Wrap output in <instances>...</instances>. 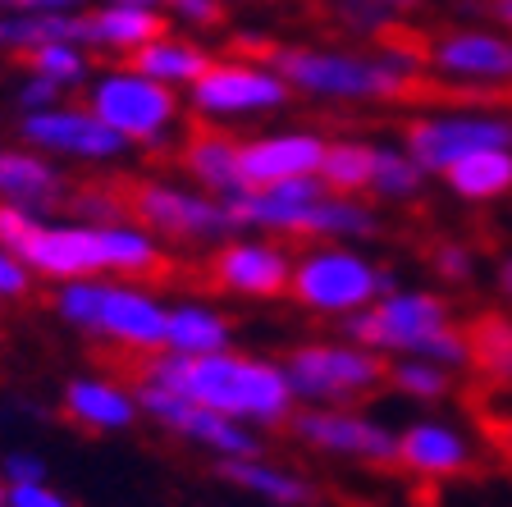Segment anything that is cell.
Here are the masks:
<instances>
[{
    "mask_svg": "<svg viewBox=\"0 0 512 507\" xmlns=\"http://www.w3.org/2000/svg\"><path fill=\"white\" fill-rule=\"evenodd\" d=\"M270 60L293 87V101L325 110L403 106L426 87V55L407 32L380 42H288L275 46Z\"/></svg>",
    "mask_w": 512,
    "mask_h": 507,
    "instance_id": "cell-1",
    "label": "cell"
},
{
    "mask_svg": "<svg viewBox=\"0 0 512 507\" xmlns=\"http://www.w3.org/2000/svg\"><path fill=\"white\" fill-rule=\"evenodd\" d=\"M142 380L170 384V389L188 393L192 402H202L211 412L229 416V421L247 425L256 434H275L288 425V416L298 412V398L288 389V375L279 357H261V352L224 348L211 357H174V352H156V357L138 361Z\"/></svg>",
    "mask_w": 512,
    "mask_h": 507,
    "instance_id": "cell-2",
    "label": "cell"
},
{
    "mask_svg": "<svg viewBox=\"0 0 512 507\" xmlns=\"http://www.w3.org/2000/svg\"><path fill=\"white\" fill-rule=\"evenodd\" d=\"M23 265L37 284H69V279L119 275V279H160L170 270V247L133 215L110 224H87L69 211L42 215L19 243Z\"/></svg>",
    "mask_w": 512,
    "mask_h": 507,
    "instance_id": "cell-3",
    "label": "cell"
},
{
    "mask_svg": "<svg viewBox=\"0 0 512 507\" xmlns=\"http://www.w3.org/2000/svg\"><path fill=\"white\" fill-rule=\"evenodd\" d=\"M51 311L69 334H78L92 348L115 352V357L142 361L165 352L170 297L156 288V279H69V284L51 288Z\"/></svg>",
    "mask_w": 512,
    "mask_h": 507,
    "instance_id": "cell-4",
    "label": "cell"
},
{
    "mask_svg": "<svg viewBox=\"0 0 512 507\" xmlns=\"http://www.w3.org/2000/svg\"><path fill=\"white\" fill-rule=\"evenodd\" d=\"M343 334L380 352L384 361L426 357L467 375V320L453 297L430 284H389L366 311L343 320Z\"/></svg>",
    "mask_w": 512,
    "mask_h": 507,
    "instance_id": "cell-5",
    "label": "cell"
},
{
    "mask_svg": "<svg viewBox=\"0 0 512 507\" xmlns=\"http://www.w3.org/2000/svg\"><path fill=\"white\" fill-rule=\"evenodd\" d=\"M83 101L115 128L119 138L142 156H170L192 128L183 92L156 83L128 60H101L92 83L83 87Z\"/></svg>",
    "mask_w": 512,
    "mask_h": 507,
    "instance_id": "cell-6",
    "label": "cell"
},
{
    "mask_svg": "<svg viewBox=\"0 0 512 507\" xmlns=\"http://www.w3.org/2000/svg\"><path fill=\"white\" fill-rule=\"evenodd\" d=\"M398 275L366 243H298L288 302L311 320L339 329L357 311H366Z\"/></svg>",
    "mask_w": 512,
    "mask_h": 507,
    "instance_id": "cell-7",
    "label": "cell"
},
{
    "mask_svg": "<svg viewBox=\"0 0 512 507\" xmlns=\"http://www.w3.org/2000/svg\"><path fill=\"white\" fill-rule=\"evenodd\" d=\"M183 101H188L192 124H211L234 133V128L266 124V119L284 115L293 106V87L284 83L270 51L261 55L238 51V55H211V64L183 92Z\"/></svg>",
    "mask_w": 512,
    "mask_h": 507,
    "instance_id": "cell-8",
    "label": "cell"
},
{
    "mask_svg": "<svg viewBox=\"0 0 512 507\" xmlns=\"http://www.w3.org/2000/svg\"><path fill=\"white\" fill-rule=\"evenodd\" d=\"M279 366H284L298 407H366L384 393L389 361L339 329V334L293 343L279 357Z\"/></svg>",
    "mask_w": 512,
    "mask_h": 507,
    "instance_id": "cell-9",
    "label": "cell"
},
{
    "mask_svg": "<svg viewBox=\"0 0 512 507\" xmlns=\"http://www.w3.org/2000/svg\"><path fill=\"white\" fill-rule=\"evenodd\" d=\"M426 83L448 96H494L512 92V32L499 23H448L421 42Z\"/></svg>",
    "mask_w": 512,
    "mask_h": 507,
    "instance_id": "cell-10",
    "label": "cell"
},
{
    "mask_svg": "<svg viewBox=\"0 0 512 507\" xmlns=\"http://www.w3.org/2000/svg\"><path fill=\"white\" fill-rule=\"evenodd\" d=\"M124 192L128 215L156 233L165 247H206L211 252L215 243H224L238 229L229 215V201L188 183L179 169L174 174H142Z\"/></svg>",
    "mask_w": 512,
    "mask_h": 507,
    "instance_id": "cell-11",
    "label": "cell"
},
{
    "mask_svg": "<svg viewBox=\"0 0 512 507\" xmlns=\"http://www.w3.org/2000/svg\"><path fill=\"white\" fill-rule=\"evenodd\" d=\"M398 142L421 160L430 179H439L448 165H458L471 151L508 147L512 110L499 106V101H476V96H458V101H444V106H421L416 115L403 119Z\"/></svg>",
    "mask_w": 512,
    "mask_h": 507,
    "instance_id": "cell-12",
    "label": "cell"
},
{
    "mask_svg": "<svg viewBox=\"0 0 512 507\" xmlns=\"http://www.w3.org/2000/svg\"><path fill=\"white\" fill-rule=\"evenodd\" d=\"M14 138L28 142L32 151L60 160L64 169H115L138 151L119 138L106 119L87 106L83 96H64L46 110H28V115H14Z\"/></svg>",
    "mask_w": 512,
    "mask_h": 507,
    "instance_id": "cell-13",
    "label": "cell"
},
{
    "mask_svg": "<svg viewBox=\"0 0 512 507\" xmlns=\"http://www.w3.org/2000/svg\"><path fill=\"white\" fill-rule=\"evenodd\" d=\"M293 252L298 247L270 233L234 229L224 243L206 252L202 275L220 297H234L247 307H266V302H284L288 279H293Z\"/></svg>",
    "mask_w": 512,
    "mask_h": 507,
    "instance_id": "cell-14",
    "label": "cell"
},
{
    "mask_svg": "<svg viewBox=\"0 0 512 507\" xmlns=\"http://www.w3.org/2000/svg\"><path fill=\"white\" fill-rule=\"evenodd\" d=\"M138 384V402H142V421H151L160 434H170L174 444L192 448V453H206L215 462H234V457L261 453V439L266 434L247 430V425L229 421V416L211 412L202 402H192L188 393L170 389V384L156 380H133Z\"/></svg>",
    "mask_w": 512,
    "mask_h": 507,
    "instance_id": "cell-15",
    "label": "cell"
},
{
    "mask_svg": "<svg viewBox=\"0 0 512 507\" xmlns=\"http://www.w3.org/2000/svg\"><path fill=\"white\" fill-rule=\"evenodd\" d=\"M288 439L311 457L348 466H394L398 430L362 407H298L288 416Z\"/></svg>",
    "mask_w": 512,
    "mask_h": 507,
    "instance_id": "cell-16",
    "label": "cell"
},
{
    "mask_svg": "<svg viewBox=\"0 0 512 507\" xmlns=\"http://www.w3.org/2000/svg\"><path fill=\"white\" fill-rule=\"evenodd\" d=\"M394 466L412 480H462L480 466V439L448 416H416L394 439Z\"/></svg>",
    "mask_w": 512,
    "mask_h": 507,
    "instance_id": "cell-17",
    "label": "cell"
},
{
    "mask_svg": "<svg viewBox=\"0 0 512 507\" xmlns=\"http://www.w3.org/2000/svg\"><path fill=\"white\" fill-rule=\"evenodd\" d=\"M325 192L320 179H284V183H256V188H238L229 201L238 229L270 233L284 243H307V224L316 215V201Z\"/></svg>",
    "mask_w": 512,
    "mask_h": 507,
    "instance_id": "cell-18",
    "label": "cell"
},
{
    "mask_svg": "<svg viewBox=\"0 0 512 507\" xmlns=\"http://www.w3.org/2000/svg\"><path fill=\"white\" fill-rule=\"evenodd\" d=\"M330 133L311 124H284V128H256L238 138V160H243V183H284V179H316L320 156H325Z\"/></svg>",
    "mask_w": 512,
    "mask_h": 507,
    "instance_id": "cell-19",
    "label": "cell"
},
{
    "mask_svg": "<svg viewBox=\"0 0 512 507\" xmlns=\"http://www.w3.org/2000/svg\"><path fill=\"white\" fill-rule=\"evenodd\" d=\"M60 412L87 434H128L142 421L138 384L119 375H96V370L69 375L60 389Z\"/></svg>",
    "mask_w": 512,
    "mask_h": 507,
    "instance_id": "cell-20",
    "label": "cell"
},
{
    "mask_svg": "<svg viewBox=\"0 0 512 507\" xmlns=\"http://www.w3.org/2000/svg\"><path fill=\"white\" fill-rule=\"evenodd\" d=\"M74 192V179L60 160L32 151L28 142H0V201L5 206H23L37 215L64 211V201Z\"/></svg>",
    "mask_w": 512,
    "mask_h": 507,
    "instance_id": "cell-21",
    "label": "cell"
},
{
    "mask_svg": "<svg viewBox=\"0 0 512 507\" xmlns=\"http://www.w3.org/2000/svg\"><path fill=\"white\" fill-rule=\"evenodd\" d=\"M165 28H170L165 10H138V5H87L78 14V42L96 60H133Z\"/></svg>",
    "mask_w": 512,
    "mask_h": 507,
    "instance_id": "cell-22",
    "label": "cell"
},
{
    "mask_svg": "<svg viewBox=\"0 0 512 507\" xmlns=\"http://www.w3.org/2000/svg\"><path fill=\"white\" fill-rule=\"evenodd\" d=\"M174 169L188 183L215 192V197H234L243 183V160H238V133L211 124H192L183 142L174 147Z\"/></svg>",
    "mask_w": 512,
    "mask_h": 507,
    "instance_id": "cell-23",
    "label": "cell"
},
{
    "mask_svg": "<svg viewBox=\"0 0 512 507\" xmlns=\"http://www.w3.org/2000/svg\"><path fill=\"white\" fill-rule=\"evenodd\" d=\"M238 325L234 316L206 297H170V311H165V352L174 357H211V352L238 348Z\"/></svg>",
    "mask_w": 512,
    "mask_h": 507,
    "instance_id": "cell-24",
    "label": "cell"
},
{
    "mask_svg": "<svg viewBox=\"0 0 512 507\" xmlns=\"http://www.w3.org/2000/svg\"><path fill=\"white\" fill-rule=\"evenodd\" d=\"M220 476L234 489H243V494L261 498L266 507H311L316 503V485L302 476L298 466L266 457V448H261V453H247V457H234V462H220Z\"/></svg>",
    "mask_w": 512,
    "mask_h": 507,
    "instance_id": "cell-25",
    "label": "cell"
},
{
    "mask_svg": "<svg viewBox=\"0 0 512 507\" xmlns=\"http://www.w3.org/2000/svg\"><path fill=\"white\" fill-rule=\"evenodd\" d=\"M444 192L462 206H499L512 201V142L508 147H485L462 156L458 165H448L439 174Z\"/></svg>",
    "mask_w": 512,
    "mask_h": 507,
    "instance_id": "cell-26",
    "label": "cell"
},
{
    "mask_svg": "<svg viewBox=\"0 0 512 507\" xmlns=\"http://www.w3.org/2000/svg\"><path fill=\"white\" fill-rule=\"evenodd\" d=\"M384 215L366 192H320L316 215L307 224V243H375Z\"/></svg>",
    "mask_w": 512,
    "mask_h": 507,
    "instance_id": "cell-27",
    "label": "cell"
},
{
    "mask_svg": "<svg viewBox=\"0 0 512 507\" xmlns=\"http://www.w3.org/2000/svg\"><path fill=\"white\" fill-rule=\"evenodd\" d=\"M128 64H138L147 78L174 87V92H188V87L202 78L206 64H211V51H206V42L197 37V32L165 28V32H156V37H151Z\"/></svg>",
    "mask_w": 512,
    "mask_h": 507,
    "instance_id": "cell-28",
    "label": "cell"
},
{
    "mask_svg": "<svg viewBox=\"0 0 512 507\" xmlns=\"http://www.w3.org/2000/svg\"><path fill=\"white\" fill-rule=\"evenodd\" d=\"M467 375L490 389H512V307L476 311L467 320Z\"/></svg>",
    "mask_w": 512,
    "mask_h": 507,
    "instance_id": "cell-29",
    "label": "cell"
},
{
    "mask_svg": "<svg viewBox=\"0 0 512 507\" xmlns=\"http://www.w3.org/2000/svg\"><path fill=\"white\" fill-rule=\"evenodd\" d=\"M430 188V174L421 160L403 147L398 138H375L371 151V179H366V197L375 206H412Z\"/></svg>",
    "mask_w": 512,
    "mask_h": 507,
    "instance_id": "cell-30",
    "label": "cell"
},
{
    "mask_svg": "<svg viewBox=\"0 0 512 507\" xmlns=\"http://www.w3.org/2000/svg\"><path fill=\"white\" fill-rule=\"evenodd\" d=\"M426 10V0H325V14L348 42H380L407 32V23Z\"/></svg>",
    "mask_w": 512,
    "mask_h": 507,
    "instance_id": "cell-31",
    "label": "cell"
},
{
    "mask_svg": "<svg viewBox=\"0 0 512 507\" xmlns=\"http://www.w3.org/2000/svg\"><path fill=\"white\" fill-rule=\"evenodd\" d=\"M384 393H394L412 407H444L458 393V370L426 357H398L384 366Z\"/></svg>",
    "mask_w": 512,
    "mask_h": 507,
    "instance_id": "cell-32",
    "label": "cell"
},
{
    "mask_svg": "<svg viewBox=\"0 0 512 507\" xmlns=\"http://www.w3.org/2000/svg\"><path fill=\"white\" fill-rule=\"evenodd\" d=\"M78 14H83V10H78ZM78 14L0 10V55H5V60H28L37 46L60 42V37H78Z\"/></svg>",
    "mask_w": 512,
    "mask_h": 507,
    "instance_id": "cell-33",
    "label": "cell"
},
{
    "mask_svg": "<svg viewBox=\"0 0 512 507\" xmlns=\"http://www.w3.org/2000/svg\"><path fill=\"white\" fill-rule=\"evenodd\" d=\"M96 64H101V60H96V55L87 51L78 37H60V42L37 46V51L23 60V69L51 78L64 96H83V87L92 83V74H96Z\"/></svg>",
    "mask_w": 512,
    "mask_h": 507,
    "instance_id": "cell-34",
    "label": "cell"
},
{
    "mask_svg": "<svg viewBox=\"0 0 512 507\" xmlns=\"http://www.w3.org/2000/svg\"><path fill=\"white\" fill-rule=\"evenodd\" d=\"M371 151H375V138H366V133H334V138L325 142L316 179L330 192H366Z\"/></svg>",
    "mask_w": 512,
    "mask_h": 507,
    "instance_id": "cell-35",
    "label": "cell"
},
{
    "mask_svg": "<svg viewBox=\"0 0 512 507\" xmlns=\"http://www.w3.org/2000/svg\"><path fill=\"white\" fill-rule=\"evenodd\" d=\"M64 211L78 215L87 224H110V220H124L128 215V192L119 183H74Z\"/></svg>",
    "mask_w": 512,
    "mask_h": 507,
    "instance_id": "cell-36",
    "label": "cell"
},
{
    "mask_svg": "<svg viewBox=\"0 0 512 507\" xmlns=\"http://www.w3.org/2000/svg\"><path fill=\"white\" fill-rule=\"evenodd\" d=\"M430 275L439 279V288H471L480 275V256L471 243L462 238H444V243L430 247Z\"/></svg>",
    "mask_w": 512,
    "mask_h": 507,
    "instance_id": "cell-37",
    "label": "cell"
},
{
    "mask_svg": "<svg viewBox=\"0 0 512 507\" xmlns=\"http://www.w3.org/2000/svg\"><path fill=\"white\" fill-rule=\"evenodd\" d=\"M160 10H165L170 28H183V32H197V37H202V32L220 28L229 5H224V0H165Z\"/></svg>",
    "mask_w": 512,
    "mask_h": 507,
    "instance_id": "cell-38",
    "label": "cell"
},
{
    "mask_svg": "<svg viewBox=\"0 0 512 507\" xmlns=\"http://www.w3.org/2000/svg\"><path fill=\"white\" fill-rule=\"evenodd\" d=\"M32 288H37V279H32V270L23 265V256L14 252V247L0 243V307L28 302Z\"/></svg>",
    "mask_w": 512,
    "mask_h": 507,
    "instance_id": "cell-39",
    "label": "cell"
},
{
    "mask_svg": "<svg viewBox=\"0 0 512 507\" xmlns=\"http://www.w3.org/2000/svg\"><path fill=\"white\" fill-rule=\"evenodd\" d=\"M10 101H14V115H28V110H46V106H55V101H64V92L51 83V78L23 69L14 92H10Z\"/></svg>",
    "mask_w": 512,
    "mask_h": 507,
    "instance_id": "cell-40",
    "label": "cell"
},
{
    "mask_svg": "<svg viewBox=\"0 0 512 507\" xmlns=\"http://www.w3.org/2000/svg\"><path fill=\"white\" fill-rule=\"evenodd\" d=\"M0 480L5 485H37V480H51V466H46L42 453L32 448H10L0 457Z\"/></svg>",
    "mask_w": 512,
    "mask_h": 507,
    "instance_id": "cell-41",
    "label": "cell"
},
{
    "mask_svg": "<svg viewBox=\"0 0 512 507\" xmlns=\"http://www.w3.org/2000/svg\"><path fill=\"white\" fill-rule=\"evenodd\" d=\"M5 507H78V503L64 489H55L51 480H37V485H5Z\"/></svg>",
    "mask_w": 512,
    "mask_h": 507,
    "instance_id": "cell-42",
    "label": "cell"
},
{
    "mask_svg": "<svg viewBox=\"0 0 512 507\" xmlns=\"http://www.w3.org/2000/svg\"><path fill=\"white\" fill-rule=\"evenodd\" d=\"M92 0H0V10H23V14H78Z\"/></svg>",
    "mask_w": 512,
    "mask_h": 507,
    "instance_id": "cell-43",
    "label": "cell"
},
{
    "mask_svg": "<svg viewBox=\"0 0 512 507\" xmlns=\"http://www.w3.org/2000/svg\"><path fill=\"white\" fill-rule=\"evenodd\" d=\"M490 284H494V293H499V302H503V307H512V252H503L499 261H494V270H490Z\"/></svg>",
    "mask_w": 512,
    "mask_h": 507,
    "instance_id": "cell-44",
    "label": "cell"
},
{
    "mask_svg": "<svg viewBox=\"0 0 512 507\" xmlns=\"http://www.w3.org/2000/svg\"><path fill=\"white\" fill-rule=\"evenodd\" d=\"M485 14H490V23H499L503 32H512V0H485Z\"/></svg>",
    "mask_w": 512,
    "mask_h": 507,
    "instance_id": "cell-45",
    "label": "cell"
},
{
    "mask_svg": "<svg viewBox=\"0 0 512 507\" xmlns=\"http://www.w3.org/2000/svg\"><path fill=\"white\" fill-rule=\"evenodd\" d=\"M494 453H499V462L512 471V421L499 425V434H494Z\"/></svg>",
    "mask_w": 512,
    "mask_h": 507,
    "instance_id": "cell-46",
    "label": "cell"
},
{
    "mask_svg": "<svg viewBox=\"0 0 512 507\" xmlns=\"http://www.w3.org/2000/svg\"><path fill=\"white\" fill-rule=\"evenodd\" d=\"M92 5H138V10H160L165 0H92Z\"/></svg>",
    "mask_w": 512,
    "mask_h": 507,
    "instance_id": "cell-47",
    "label": "cell"
},
{
    "mask_svg": "<svg viewBox=\"0 0 512 507\" xmlns=\"http://www.w3.org/2000/svg\"><path fill=\"white\" fill-rule=\"evenodd\" d=\"M0 507H5V480H0Z\"/></svg>",
    "mask_w": 512,
    "mask_h": 507,
    "instance_id": "cell-48",
    "label": "cell"
},
{
    "mask_svg": "<svg viewBox=\"0 0 512 507\" xmlns=\"http://www.w3.org/2000/svg\"><path fill=\"white\" fill-rule=\"evenodd\" d=\"M508 96H512V92H508Z\"/></svg>",
    "mask_w": 512,
    "mask_h": 507,
    "instance_id": "cell-49",
    "label": "cell"
}]
</instances>
